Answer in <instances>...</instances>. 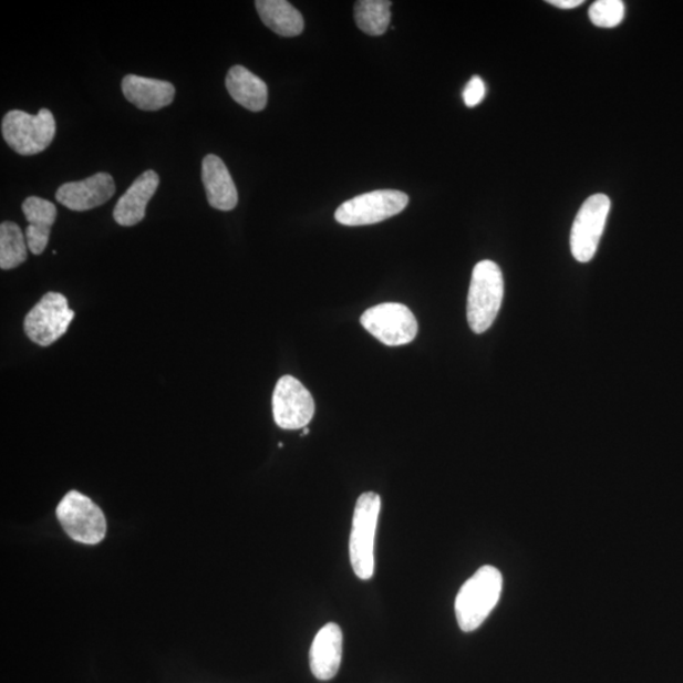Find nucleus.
<instances>
[{"label":"nucleus","mask_w":683,"mask_h":683,"mask_svg":"<svg viewBox=\"0 0 683 683\" xmlns=\"http://www.w3.org/2000/svg\"><path fill=\"white\" fill-rule=\"evenodd\" d=\"M201 180L211 208L229 211L237 207L238 193L236 184L224 159L216 155L204 157L201 163Z\"/></svg>","instance_id":"4468645a"},{"label":"nucleus","mask_w":683,"mask_h":683,"mask_svg":"<svg viewBox=\"0 0 683 683\" xmlns=\"http://www.w3.org/2000/svg\"><path fill=\"white\" fill-rule=\"evenodd\" d=\"M381 499L375 493L362 494L354 507L350 538V560L361 580H370L375 571V536Z\"/></svg>","instance_id":"7ed1b4c3"},{"label":"nucleus","mask_w":683,"mask_h":683,"mask_svg":"<svg viewBox=\"0 0 683 683\" xmlns=\"http://www.w3.org/2000/svg\"><path fill=\"white\" fill-rule=\"evenodd\" d=\"M122 92L130 103L149 112L165 108L175 97V86L172 83L137 75L124 76Z\"/></svg>","instance_id":"2eb2a0df"},{"label":"nucleus","mask_w":683,"mask_h":683,"mask_svg":"<svg viewBox=\"0 0 683 683\" xmlns=\"http://www.w3.org/2000/svg\"><path fill=\"white\" fill-rule=\"evenodd\" d=\"M261 21L282 38H296L304 30L303 15L286 0H257Z\"/></svg>","instance_id":"a211bd4d"},{"label":"nucleus","mask_w":683,"mask_h":683,"mask_svg":"<svg viewBox=\"0 0 683 683\" xmlns=\"http://www.w3.org/2000/svg\"><path fill=\"white\" fill-rule=\"evenodd\" d=\"M365 330L386 345H403L414 341L418 322L412 310L399 303L370 308L361 317Z\"/></svg>","instance_id":"1a4fd4ad"},{"label":"nucleus","mask_w":683,"mask_h":683,"mask_svg":"<svg viewBox=\"0 0 683 683\" xmlns=\"http://www.w3.org/2000/svg\"><path fill=\"white\" fill-rule=\"evenodd\" d=\"M504 299V278L498 263L490 260L475 266L467 299V321L476 334L495 322Z\"/></svg>","instance_id":"f03ea898"},{"label":"nucleus","mask_w":683,"mask_h":683,"mask_svg":"<svg viewBox=\"0 0 683 683\" xmlns=\"http://www.w3.org/2000/svg\"><path fill=\"white\" fill-rule=\"evenodd\" d=\"M503 576L493 566H484L460 588L456 598V618L460 631L474 632L498 604Z\"/></svg>","instance_id":"f257e3e1"},{"label":"nucleus","mask_w":683,"mask_h":683,"mask_svg":"<svg viewBox=\"0 0 683 683\" xmlns=\"http://www.w3.org/2000/svg\"><path fill=\"white\" fill-rule=\"evenodd\" d=\"M25 260L27 247L22 229L13 221H3L0 226V269H15Z\"/></svg>","instance_id":"aec40b11"},{"label":"nucleus","mask_w":683,"mask_h":683,"mask_svg":"<svg viewBox=\"0 0 683 683\" xmlns=\"http://www.w3.org/2000/svg\"><path fill=\"white\" fill-rule=\"evenodd\" d=\"M308 433H309V430L304 428V432H303V434H301V436H307Z\"/></svg>","instance_id":"b1692460"},{"label":"nucleus","mask_w":683,"mask_h":683,"mask_svg":"<svg viewBox=\"0 0 683 683\" xmlns=\"http://www.w3.org/2000/svg\"><path fill=\"white\" fill-rule=\"evenodd\" d=\"M610 199L604 194L592 195L582 204L571 229V252L579 262H589L596 256L604 234Z\"/></svg>","instance_id":"6e6552de"},{"label":"nucleus","mask_w":683,"mask_h":683,"mask_svg":"<svg viewBox=\"0 0 683 683\" xmlns=\"http://www.w3.org/2000/svg\"><path fill=\"white\" fill-rule=\"evenodd\" d=\"M315 404L312 394L292 376H283L278 381L272 395V413L275 423L282 430L296 431L306 428L312 421Z\"/></svg>","instance_id":"9d476101"},{"label":"nucleus","mask_w":683,"mask_h":683,"mask_svg":"<svg viewBox=\"0 0 683 683\" xmlns=\"http://www.w3.org/2000/svg\"><path fill=\"white\" fill-rule=\"evenodd\" d=\"M3 138L8 146L22 156L43 153L56 135V122L53 114L41 110L31 115L23 111H11L2 122Z\"/></svg>","instance_id":"20e7f679"},{"label":"nucleus","mask_w":683,"mask_h":683,"mask_svg":"<svg viewBox=\"0 0 683 683\" xmlns=\"http://www.w3.org/2000/svg\"><path fill=\"white\" fill-rule=\"evenodd\" d=\"M343 634L335 623L325 624L314 638L310 649V669L315 679L332 680L341 668Z\"/></svg>","instance_id":"ddd939ff"},{"label":"nucleus","mask_w":683,"mask_h":683,"mask_svg":"<svg viewBox=\"0 0 683 683\" xmlns=\"http://www.w3.org/2000/svg\"><path fill=\"white\" fill-rule=\"evenodd\" d=\"M22 210L29 221L25 230L27 245L33 255H41L46 250L51 228L56 221L55 204L39 197H30L23 201Z\"/></svg>","instance_id":"dca6fc26"},{"label":"nucleus","mask_w":683,"mask_h":683,"mask_svg":"<svg viewBox=\"0 0 683 683\" xmlns=\"http://www.w3.org/2000/svg\"><path fill=\"white\" fill-rule=\"evenodd\" d=\"M159 185V176L154 170L141 174L122 195L113 211L114 220L122 227H133L144 220L147 204Z\"/></svg>","instance_id":"f8f14e48"},{"label":"nucleus","mask_w":683,"mask_h":683,"mask_svg":"<svg viewBox=\"0 0 683 683\" xmlns=\"http://www.w3.org/2000/svg\"><path fill=\"white\" fill-rule=\"evenodd\" d=\"M114 193L112 175L97 173L85 180L61 185L56 200L70 210L86 211L103 206L113 198Z\"/></svg>","instance_id":"9b49d317"},{"label":"nucleus","mask_w":683,"mask_h":683,"mask_svg":"<svg viewBox=\"0 0 683 683\" xmlns=\"http://www.w3.org/2000/svg\"><path fill=\"white\" fill-rule=\"evenodd\" d=\"M74 317L66 297L55 291L48 292L25 315V335L33 343L48 348L68 332Z\"/></svg>","instance_id":"0eeeda50"},{"label":"nucleus","mask_w":683,"mask_h":683,"mask_svg":"<svg viewBox=\"0 0 683 683\" xmlns=\"http://www.w3.org/2000/svg\"><path fill=\"white\" fill-rule=\"evenodd\" d=\"M589 15L593 24L613 29L623 22L625 6L622 0H598L590 7Z\"/></svg>","instance_id":"412c9836"},{"label":"nucleus","mask_w":683,"mask_h":683,"mask_svg":"<svg viewBox=\"0 0 683 683\" xmlns=\"http://www.w3.org/2000/svg\"><path fill=\"white\" fill-rule=\"evenodd\" d=\"M56 517L66 535L79 544L93 546L105 537L106 520L102 509L82 493H68L59 504Z\"/></svg>","instance_id":"39448f33"},{"label":"nucleus","mask_w":683,"mask_h":683,"mask_svg":"<svg viewBox=\"0 0 683 683\" xmlns=\"http://www.w3.org/2000/svg\"><path fill=\"white\" fill-rule=\"evenodd\" d=\"M226 86L235 102L248 111L261 112L268 104V85L245 66L236 65L228 71Z\"/></svg>","instance_id":"f3484780"},{"label":"nucleus","mask_w":683,"mask_h":683,"mask_svg":"<svg viewBox=\"0 0 683 683\" xmlns=\"http://www.w3.org/2000/svg\"><path fill=\"white\" fill-rule=\"evenodd\" d=\"M548 3L561 9H573L583 2L582 0H549Z\"/></svg>","instance_id":"5701e85b"},{"label":"nucleus","mask_w":683,"mask_h":683,"mask_svg":"<svg viewBox=\"0 0 683 683\" xmlns=\"http://www.w3.org/2000/svg\"><path fill=\"white\" fill-rule=\"evenodd\" d=\"M410 197L403 192L376 190L344 201L334 217L343 226L375 225L402 213Z\"/></svg>","instance_id":"423d86ee"},{"label":"nucleus","mask_w":683,"mask_h":683,"mask_svg":"<svg viewBox=\"0 0 683 683\" xmlns=\"http://www.w3.org/2000/svg\"><path fill=\"white\" fill-rule=\"evenodd\" d=\"M392 2L386 0H361L354 6V20L362 32L370 35H381L387 30L392 13Z\"/></svg>","instance_id":"6ab92c4d"},{"label":"nucleus","mask_w":683,"mask_h":683,"mask_svg":"<svg viewBox=\"0 0 683 683\" xmlns=\"http://www.w3.org/2000/svg\"><path fill=\"white\" fill-rule=\"evenodd\" d=\"M486 94V86L484 80L480 76H474L467 83L464 91V101L469 108L480 104L484 101Z\"/></svg>","instance_id":"4be33fe9"}]
</instances>
